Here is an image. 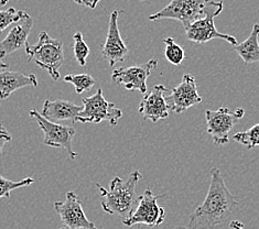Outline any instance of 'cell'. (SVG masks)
I'll return each instance as SVG.
<instances>
[{"label": "cell", "instance_id": "obj_1", "mask_svg": "<svg viewBox=\"0 0 259 229\" xmlns=\"http://www.w3.org/2000/svg\"><path fill=\"white\" fill-rule=\"evenodd\" d=\"M211 182L204 202L189 217V229H217L238 208V201L226 187L220 169L209 171Z\"/></svg>", "mask_w": 259, "mask_h": 229}, {"label": "cell", "instance_id": "obj_2", "mask_svg": "<svg viewBox=\"0 0 259 229\" xmlns=\"http://www.w3.org/2000/svg\"><path fill=\"white\" fill-rule=\"evenodd\" d=\"M143 177L138 170H135L128 175L127 179L115 176L109 184V189L103 188L96 183L97 189L101 192V205L105 213L110 215H118L121 220L127 219L135 209L136 187Z\"/></svg>", "mask_w": 259, "mask_h": 229}, {"label": "cell", "instance_id": "obj_3", "mask_svg": "<svg viewBox=\"0 0 259 229\" xmlns=\"http://www.w3.org/2000/svg\"><path fill=\"white\" fill-rule=\"evenodd\" d=\"M26 53L29 62H34L41 69L46 70L53 80L60 78V67L64 62V53L63 44L59 40L50 38L46 31H42L35 45L27 43Z\"/></svg>", "mask_w": 259, "mask_h": 229}, {"label": "cell", "instance_id": "obj_4", "mask_svg": "<svg viewBox=\"0 0 259 229\" xmlns=\"http://www.w3.org/2000/svg\"><path fill=\"white\" fill-rule=\"evenodd\" d=\"M223 7L224 4L222 0H219V2L208 0L203 15L186 28L187 39L197 43V44H203V43H206L213 39H222L231 43L233 47L236 45L238 43L236 38H234L231 34L221 33L215 28L214 18L223 11Z\"/></svg>", "mask_w": 259, "mask_h": 229}, {"label": "cell", "instance_id": "obj_5", "mask_svg": "<svg viewBox=\"0 0 259 229\" xmlns=\"http://www.w3.org/2000/svg\"><path fill=\"white\" fill-rule=\"evenodd\" d=\"M83 109L76 117L75 122L101 123L106 120L110 126L118 125L122 117V111L114 103H109L103 95V90L98 88L94 95L82 100Z\"/></svg>", "mask_w": 259, "mask_h": 229}, {"label": "cell", "instance_id": "obj_6", "mask_svg": "<svg viewBox=\"0 0 259 229\" xmlns=\"http://www.w3.org/2000/svg\"><path fill=\"white\" fill-rule=\"evenodd\" d=\"M245 115L243 108L232 111L227 107H221L218 110H206V132L211 135L214 144L224 146L230 141V132Z\"/></svg>", "mask_w": 259, "mask_h": 229}, {"label": "cell", "instance_id": "obj_7", "mask_svg": "<svg viewBox=\"0 0 259 229\" xmlns=\"http://www.w3.org/2000/svg\"><path fill=\"white\" fill-rule=\"evenodd\" d=\"M164 195H156L150 189H147L145 193L138 199V205L132 215L122 224L128 227L134 225H146L149 227H157L161 225L165 218L164 208L159 206L158 200Z\"/></svg>", "mask_w": 259, "mask_h": 229}, {"label": "cell", "instance_id": "obj_8", "mask_svg": "<svg viewBox=\"0 0 259 229\" xmlns=\"http://www.w3.org/2000/svg\"><path fill=\"white\" fill-rule=\"evenodd\" d=\"M29 115L38 122L39 127L45 132L43 142H45L46 146L52 148H63L69 153L71 159L75 160L77 158V153L72 148V140L75 135V129L70 126H63L48 120L36 110H30Z\"/></svg>", "mask_w": 259, "mask_h": 229}, {"label": "cell", "instance_id": "obj_9", "mask_svg": "<svg viewBox=\"0 0 259 229\" xmlns=\"http://www.w3.org/2000/svg\"><path fill=\"white\" fill-rule=\"evenodd\" d=\"M208 0H171L168 6L149 16V20L157 21L162 19H174L181 21L184 28L203 15Z\"/></svg>", "mask_w": 259, "mask_h": 229}, {"label": "cell", "instance_id": "obj_10", "mask_svg": "<svg viewBox=\"0 0 259 229\" xmlns=\"http://www.w3.org/2000/svg\"><path fill=\"white\" fill-rule=\"evenodd\" d=\"M158 66V60L151 59L145 64L119 67L113 72L112 79L116 84L124 86L127 90H138L147 94V79Z\"/></svg>", "mask_w": 259, "mask_h": 229}, {"label": "cell", "instance_id": "obj_11", "mask_svg": "<svg viewBox=\"0 0 259 229\" xmlns=\"http://www.w3.org/2000/svg\"><path fill=\"white\" fill-rule=\"evenodd\" d=\"M170 111L182 114L187 109L202 103V97L196 88L195 77L191 74H184L181 83L172 88L165 96Z\"/></svg>", "mask_w": 259, "mask_h": 229}, {"label": "cell", "instance_id": "obj_12", "mask_svg": "<svg viewBox=\"0 0 259 229\" xmlns=\"http://www.w3.org/2000/svg\"><path fill=\"white\" fill-rule=\"evenodd\" d=\"M54 209L64 227L69 229H97L94 222L89 220L84 213L81 201L74 192H67L64 202H55Z\"/></svg>", "mask_w": 259, "mask_h": 229}, {"label": "cell", "instance_id": "obj_13", "mask_svg": "<svg viewBox=\"0 0 259 229\" xmlns=\"http://www.w3.org/2000/svg\"><path fill=\"white\" fill-rule=\"evenodd\" d=\"M122 10L112 11L108 22V32L103 44L102 55L108 62L109 66H115L119 62H124L128 57V48L122 40L118 28V16Z\"/></svg>", "mask_w": 259, "mask_h": 229}, {"label": "cell", "instance_id": "obj_14", "mask_svg": "<svg viewBox=\"0 0 259 229\" xmlns=\"http://www.w3.org/2000/svg\"><path fill=\"white\" fill-rule=\"evenodd\" d=\"M169 89L164 85H155L149 94H146L139 105V114L144 120H150L153 123L166 119L170 115L165 96Z\"/></svg>", "mask_w": 259, "mask_h": 229}, {"label": "cell", "instance_id": "obj_15", "mask_svg": "<svg viewBox=\"0 0 259 229\" xmlns=\"http://www.w3.org/2000/svg\"><path fill=\"white\" fill-rule=\"evenodd\" d=\"M32 26V18L24 12L21 19L14 23V27L11 28L7 36L0 42V59L6 58L22 47H26Z\"/></svg>", "mask_w": 259, "mask_h": 229}, {"label": "cell", "instance_id": "obj_16", "mask_svg": "<svg viewBox=\"0 0 259 229\" xmlns=\"http://www.w3.org/2000/svg\"><path fill=\"white\" fill-rule=\"evenodd\" d=\"M82 109L83 107L77 106L76 104L69 101L47 100L43 104L41 115L46 119L53 122L62 120H72L73 122H75L76 117L81 113Z\"/></svg>", "mask_w": 259, "mask_h": 229}, {"label": "cell", "instance_id": "obj_17", "mask_svg": "<svg viewBox=\"0 0 259 229\" xmlns=\"http://www.w3.org/2000/svg\"><path fill=\"white\" fill-rule=\"evenodd\" d=\"M31 86L38 87V80L33 74H26L14 71H0V100H7L12 93Z\"/></svg>", "mask_w": 259, "mask_h": 229}, {"label": "cell", "instance_id": "obj_18", "mask_svg": "<svg viewBox=\"0 0 259 229\" xmlns=\"http://www.w3.org/2000/svg\"><path fill=\"white\" fill-rule=\"evenodd\" d=\"M259 24L255 23L249 36L242 43L234 45V50L237 52L246 65L259 62Z\"/></svg>", "mask_w": 259, "mask_h": 229}, {"label": "cell", "instance_id": "obj_19", "mask_svg": "<svg viewBox=\"0 0 259 229\" xmlns=\"http://www.w3.org/2000/svg\"><path fill=\"white\" fill-rule=\"evenodd\" d=\"M165 44L164 55L166 60H168L171 64L174 65H180L186 59V52H184L183 48L178 44L174 38H165L163 39Z\"/></svg>", "mask_w": 259, "mask_h": 229}, {"label": "cell", "instance_id": "obj_20", "mask_svg": "<svg viewBox=\"0 0 259 229\" xmlns=\"http://www.w3.org/2000/svg\"><path fill=\"white\" fill-rule=\"evenodd\" d=\"M233 140L238 144L247 147L249 150L259 147V123H256L248 130L236 132L233 135Z\"/></svg>", "mask_w": 259, "mask_h": 229}, {"label": "cell", "instance_id": "obj_21", "mask_svg": "<svg viewBox=\"0 0 259 229\" xmlns=\"http://www.w3.org/2000/svg\"><path fill=\"white\" fill-rule=\"evenodd\" d=\"M64 82L73 84L77 94L90 90L95 85V79L90 74H69L64 77Z\"/></svg>", "mask_w": 259, "mask_h": 229}, {"label": "cell", "instance_id": "obj_22", "mask_svg": "<svg viewBox=\"0 0 259 229\" xmlns=\"http://www.w3.org/2000/svg\"><path fill=\"white\" fill-rule=\"evenodd\" d=\"M34 183V179L32 177H26L21 179V181L14 182L10 181V179L6 178L5 176L0 175V199L3 197H10V192L16 189L23 188V187H29Z\"/></svg>", "mask_w": 259, "mask_h": 229}, {"label": "cell", "instance_id": "obj_23", "mask_svg": "<svg viewBox=\"0 0 259 229\" xmlns=\"http://www.w3.org/2000/svg\"><path fill=\"white\" fill-rule=\"evenodd\" d=\"M74 40V57H75L78 64L84 66L86 64V59L90 55V48L86 44V42L83 39V34L81 32H76L73 35Z\"/></svg>", "mask_w": 259, "mask_h": 229}, {"label": "cell", "instance_id": "obj_24", "mask_svg": "<svg viewBox=\"0 0 259 229\" xmlns=\"http://www.w3.org/2000/svg\"><path fill=\"white\" fill-rule=\"evenodd\" d=\"M24 11L17 10L16 8H9L7 10H0V32L7 29L11 24L19 21Z\"/></svg>", "mask_w": 259, "mask_h": 229}, {"label": "cell", "instance_id": "obj_25", "mask_svg": "<svg viewBox=\"0 0 259 229\" xmlns=\"http://www.w3.org/2000/svg\"><path fill=\"white\" fill-rule=\"evenodd\" d=\"M11 134L4 125L0 123V159L3 157V149L4 146L7 144V142L11 141Z\"/></svg>", "mask_w": 259, "mask_h": 229}, {"label": "cell", "instance_id": "obj_26", "mask_svg": "<svg viewBox=\"0 0 259 229\" xmlns=\"http://www.w3.org/2000/svg\"><path fill=\"white\" fill-rule=\"evenodd\" d=\"M100 2L101 0H74V3H76L77 5H83L90 9H95Z\"/></svg>", "mask_w": 259, "mask_h": 229}, {"label": "cell", "instance_id": "obj_27", "mask_svg": "<svg viewBox=\"0 0 259 229\" xmlns=\"http://www.w3.org/2000/svg\"><path fill=\"white\" fill-rule=\"evenodd\" d=\"M231 229H244V224L239 220H232L230 222Z\"/></svg>", "mask_w": 259, "mask_h": 229}, {"label": "cell", "instance_id": "obj_28", "mask_svg": "<svg viewBox=\"0 0 259 229\" xmlns=\"http://www.w3.org/2000/svg\"><path fill=\"white\" fill-rule=\"evenodd\" d=\"M8 69V65L5 63V62H3V60L0 59V71H3V70H7Z\"/></svg>", "mask_w": 259, "mask_h": 229}, {"label": "cell", "instance_id": "obj_29", "mask_svg": "<svg viewBox=\"0 0 259 229\" xmlns=\"http://www.w3.org/2000/svg\"><path fill=\"white\" fill-rule=\"evenodd\" d=\"M8 2H9V0H0V6H2V7H3V6L7 5Z\"/></svg>", "mask_w": 259, "mask_h": 229}, {"label": "cell", "instance_id": "obj_30", "mask_svg": "<svg viewBox=\"0 0 259 229\" xmlns=\"http://www.w3.org/2000/svg\"><path fill=\"white\" fill-rule=\"evenodd\" d=\"M172 229H189L188 227H183V226H176V227H174Z\"/></svg>", "mask_w": 259, "mask_h": 229}, {"label": "cell", "instance_id": "obj_31", "mask_svg": "<svg viewBox=\"0 0 259 229\" xmlns=\"http://www.w3.org/2000/svg\"><path fill=\"white\" fill-rule=\"evenodd\" d=\"M60 229H69V228H66V227H61Z\"/></svg>", "mask_w": 259, "mask_h": 229}, {"label": "cell", "instance_id": "obj_32", "mask_svg": "<svg viewBox=\"0 0 259 229\" xmlns=\"http://www.w3.org/2000/svg\"><path fill=\"white\" fill-rule=\"evenodd\" d=\"M139 2H144V0H139Z\"/></svg>", "mask_w": 259, "mask_h": 229}]
</instances>
